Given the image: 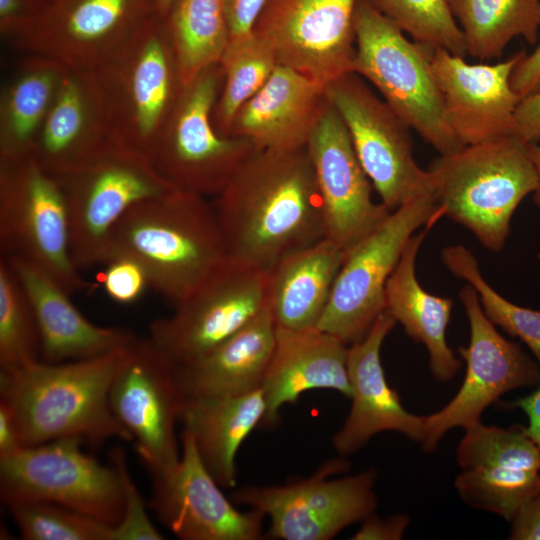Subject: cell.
<instances>
[{
  "instance_id": "6da1fadb",
  "label": "cell",
  "mask_w": 540,
  "mask_h": 540,
  "mask_svg": "<svg viewBox=\"0 0 540 540\" xmlns=\"http://www.w3.org/2000/svg\"><path fill=\"white\" fill-rule=\"evenodd\" d=\"M213 206L227 257L269 270L325 237L323 207L306 149L254 151Z\"/></svg>"
},
{
  "instance_id": "7a4b0ae2",
  "label": "cell",
  "mask_w": 540,
  "mask_h": 540,
  "mask_svg": "<svg viewBox=\"0 0 540 540\" xmlns=\"http://www.w3.org/2000/svg\"><path fill=\"white\" fill-rule=\"evenodd\" d=\"M129 346L88 359L39 360L0 371V400L14 413L23 446L67 437L79 438L93 449L111 438L132 442L109 399Z\"/></svg>"
},
{
  "instance_id": "3957f363",
  "label": "cell",
  "mask_w": 540,
  "mask_h": 540,
  "mask_svg": "<svg viewBox=\"0 0 540 540\" xmlns=\"http://www.w3.org/2000/svg\"><path fill=\"white\" fill-rule=\"evenodd\" d=\"M127 257L145 270L149 287L175 305L227 258L213 206L173 189L133 205L108 237L105 263Z\"/></svg>"
},
{
  "instance_id": "277c9868",
  "label": "cell",
  "mask_w": 540,
  "mask_h": 540,
  "mask_svg": "<svg viewBox=\"0 0 540 540\" xmlns=\"http://www.w3.org/2000/svg\"><path fill=\"white\" fill-rule=\"evenodd\" d=\"M427 170L443 216L493 252L504 248L515 210L536 188L530 144L516 135L439 154Z\"/></svg>"
},
{
  "instance_id": "5b68a950",
  "label": "cell",
  "mask_w": 540,
  "mask_h": 540,
  "mask_svg": "<svg viewBox=\"0 0 540 540\" xmlns=\"http://www.w3.org/2000/svg\"><path fill=\"white\" fill-rule=\"evenodd\" d=\"M354 30L353 72L439 154L464 146L448 122L432 73L433 48L408 38L366 0L357 2Z\"/></svg>"
},
{
  "instance_id": "8992f818",
  "label": "cell",
  "mask_w": 540,
  "mask_h": 540,
  "mask_svg": "<svg viewBox=\"0 0 540 540\" xmlns=\"http://www.w3.org/2000/svg\"><path fill=\"white\" fill-rule=\"evenodd\" d=\"M94 72L111 135L148 155L185 86L165 20L148 19Z\"/></svg>"
},
{
  "instance_id": "52a82bcc",
  "label": "cell",
  "mask_w": 540,
  "mask_h": 540,
  "mask_svg": "<svg viewBox=\"0 0 540 540\" xmlns=\"http://www.w3.org/2000/svg\"><path fill=\"white\" fill-rule=\"evenodd\" d=\"M53 175L66 199L78 268L105 264L109 234L133 205L175 189L146 153L113 135L86 161Z\"/></svg>"
},
{
  "instance_id": "ba28073f",
  "label": "cell",
  "mask_w": 540,
  "mask_h": 540,
  "mask_svg": "<svg viewBox=\"0 0 540 540\" xmlns=\"http://www.w3.org/2000/svg\"><path fill=\"white\" fill-rule=\"evenodd\" d=\"M0 248L1 256L38 266L69 293L88 287L72 257L63 190L30 155L0 159Z\"/></svg>"
},
{
  "instance_id": "9c48e42d",
  "label": "cell",
  "mask_w": 540,
  "mask_h": 540,
  "mask_svg": "<svg viewBox=\"0 0 540 540\" xmlns=\"http://www.w3.org/2000/svg\"><path fill=\"white\" fill-rule=\"evenodd\" d=\"M442 216L433 190L391 211L347 251L316 328L348 346L362 340L385 311L387 281L410 238Z\"/></svg>"
},
{
  "instance_id": "30bf717a",
  "label": "cell",
  "mask_w": 540,
  "mask_h": 540,
  "mask_svg": "<svg viewBox=\"0 0 540 540\" xmlns=\"http://www.w3.org/2000/svg\"><path fill=\"white\" fill-rule=\"evenodd\" d=\"M223 83L219 63L188 82L148 157L175 189L217 196L254 152L244 138L220 135L212 112Z\"/></svg>"
},
{
  "instance_id": "8fae6325",
  "label": "cell",
  "mask_w": 540,
  "mask_h": 540,
  "mask_svg": "<svg viewBox=\"0 0 540 540\" xmlns=\"http://www.w3.org/2000/svg\"><path fill=\"white\" fill-rule=\"evenodd\" d=\"M75 437L60 438L0 458V493L5 505L18 501L53 503L117 525L124 513L118 468L99 463Z\"/></svg>"
},
{
  "instance_id": "7c38bea8",
  "label": "cell",
  "mask_w": 540,
  "mask_h": 540,
  "mask_svg": "<svg viewBox=\"0 0 540 540\" xmlns=\"http://www.w3.org/2000/svg\"><path fill=\"white\" fill-rule=\"evenodd\" d=\"M348 468V461L332 459L307 478L283 485H246L236 489L231 499L269 517L267 538L329 540L362 522L378 505L376 470L331 478Z\"/></svg>"
},
{
  "instance_id": "4fadbf2b",
  "label": "cell",
  "mask_w": 540,
  "mask_h": 540,
  "mask_svg": "<svg viewBox=\"0 0 540 540\" xmlns=\"http://www.w3.org/2000/svg\"><path fill=\"white\" fill-rule=\"evenodd\" d=\"M268 301V270L227 257L172 315L150 325L148 340L173 367L182 366L243 328Z\"/></svg>"
},
{
  "instance_id": "5bb4252c",
  "label": "cell",
  "mask_w": 540,
  "mask_h": 540,
  "mask_svg": "<svg viewBox=\"0 0 540 540\" xmlns=\"http://www.w3.org/2000/svg\"><path fill=\"white\" fill-rule=\"evenodd\" d=\"M326 94L384 206L393 211L433 190L429 171L414 157L411 129L361 76L338 77L326 86Z\"/></svg>"
},
{
  "instance_id": "9a60e30c",
  "label": "cell",
  "mask_w": 540,
  "mask_h": 540,
  "mask_svg": "<svg viewBox=\"0 0 540 540\" xmlns=\"http://www.w3.org/2000/svg\"><path fill=\"white\" fill-rule=\"evenodd\" d=\"M470 328L469 343L458 353L466 363L463 382L440 410L424 416L422 447L433 452L453 428L481 422L483 412L505 393L540 384V367L513 341L503 337L481 307L476 290L466 284L459 292Z\"/></svg>"
},
{
  "instance_id": "2e32d148",
  "label": "cell",
  "mask_w": 540,
  "mask_h": 540,
  "mask_svg": "<svg viewBox=\"0 0 540 540\" xmlns=\"http://www.w3.org/2000/svg\"><path fill=\"white\" fill-rule=\"evenodd\" d=\"M109 399L152 479L169 473L180 459L176 424L185 399L172 365L148 338H137L129 346L113 379Z\"/></svg>"
},
{
  "instance_id": "e0dca14e",
  "label": "cell",
  "mask_w": 540,
  "mask_h": 540,
  "mask_svg": "<svg viewBox=\"0 0 540 540\" xmlns=\"http://www.w3.org/2000/svg\"><path fill=\"white\" fill-rule=\"evenodd\" d=\"M358 0H268L253 32L279 65L327 86L353 72Z\"/></svg>"
},
{
  "instance_id": "ac0fdd59",
  "label": "cell",
  "mask_w": 540,
  "mask_h": 540,
  "mask_svg": "<svg viewBox=\"0 0 540 540\" xmlns=\"http://www.w3.org/2000/svg\"><path fill=\"white\" fill-rule=\"evenodd\" d=\"M456 449L454 485L469 506L511 521L540 492V451L526 427L479 422L464 429Z\"/></svg>"
},
{
  "instance_id": "d6986e66",
  "label": "cell",
  "mask_w": 540,
  "mask_h": 540,
  "mask_svg": "<svg viewBox=\"0 0 540 540\" xmlns=\"http://www.w3.org/2000/svg\"><path fill=\"white\" fill-rule=\"evenodd\" d=\"M155 15L153 0H50L17 48L95 70Z\"/></svg>"
},
{
  "instance_id": "ffe728a7",
  "label": "cell",
  "mask_w": 540,
  "mask_h": 540,
  "mask_svg": "<svg viewBox=\"0 0 540 540\" xmlns=\"http://www.w3.org/2000/svg\"><path fill=\"white\" fill-rule=\"evenodd\" d=\"M305 149L322 201L325 238L347 252L391 211L373 201L372 183L343 119L329 99Z\"/></svg>"
},
{
  "instance_id": "44dd1931",
  "label": "cell",
  "mask_w": 540,
  "mask_h": 540,
  "mask_svg": "<svg viewBox=\"0 0 540 540\" xmlns=\"http://www.w3.org/2000/svg\"><path fill=\"white\" fill-rule=\"evenodd\" d=\"M148 506L182 540H259L265 515L234 507L203 464L191 435L182 430L177 465L152 479Z\"/></svg>"
},
{
  "instance_id": "7402d4cb",
  "label": "cell",
  "mask_w": 540,
  "mask_h": 540,
  "mask_svg": "<svg viewBox=\"0 0 540 540\" xmlns=\"http://www.w3.org/2000/svg\"><path fill=\"white\" fill-rule=\"evenodd\" d=\"M524 53L489 64L432 49V73L448 122L463 145L515 135L522 98L513 90L511 76Z\"/></svg>"
},
{
  "instance_id": "603a6c76",
  "label": "cell",
  "mask_w": 540,
  "mask_h": 540,
  "mask_svg": "<svg viewBox=\"0 0 540 540\" xmlns=\"http://www.w3.org/2000/svg\"><path fill=\"white\" fill-rule=\"evenodd\" d=\"M395 325L394 318L384 311L362 340L348 346L352 404L342 427L332 437V445L340 456L355 453L381 432L393 431L421 445L424 442V416L404 408L398 393L388 384L381 364L382 344Z\"/></svg>"
},
{
  "instance_id": "cb8c5ba5",
  "label": "cell",
  "mask_w": 540,
  "mask_h": 540,
  "mask_svg": "<svg viewBox=\"0 0 540 540\" xmlns=\"http://www.w3.org/2000/svg\"><path fill=\"white\" fill-rule=\"evenodd\" d=\"M327 100L325 86L278 64L236 112L227 136L247 139L256 150L304 149Z\"/></svg>"
},
{
  "instance_id": "d4e9b609",
  "label": "cell",
  "mask_w": 540,
  "mask_h": 540,
  "mask_svg": "<svg viewBox=\"0 0 540 540\" xmlns=\"http://www.w3.org/2000/svg\"><path fill=\"white\" fill-rule=\"evenodd\" d=\"M347 349L340 339L317 328L277 327L274 352L260 386L266 404L260 427L276 425L282 406L312 389L335 390L350 398Z\"/></svg>"
},
{
  "instance_id": "484cf974",
  "label": "cell",
  "mask_w": 540,
  "mask_h": 540,
  "mask_svg": "<svg viewBox=\"0 0 540 540\" xmlns=\"http://www.w3.org/2000/svg\"><path fill=\"white\" fill-rule=\"evenodd\" d=\"M3 258L32 304L40 332L42 361L61 363L93 358L127 347L137 339L128 329L91 323L72 303L70 293L38 266L19 258Z\"/></svg>"
},
{
  "instance_id": "4316f807",
  "label": "cell",
  "mask_w": 540,
  "mask_h": 540,
  "mask_svg": "<svg viewBox=\"0 0 540 540\" xmlns=\"http://www.w3.org/2000/svg\"><path fill=\"white\" fill-rule=\"evenodd\" d=\"M110 136L94 70L68 67L30 156L56 174L86 161Z\"/></svg>"
},
{
  "instance_id": "83f0119b",
  "label": "cell",
  "mask_w": 540,
  "mask_h": 540,
  "mask_svg": "<svg viewBox=\"0 0 540 540\" xmlns=\"http://www.w3.org/2000/svg\"><path fill=\"white\" fill-rule=\"evenodd\" d=\"M268 304L243 328L198 359L173 367L186 400L235 395L261 386L276 344Z\"/></svg>"
},
{
  "instance_id": "f1b7e54d",
  "label": "cell",
  "mask_w": 540,
  "mask_h": 540,
  "mask_svg": "<svg viewBox=\"0 0 540 540\" xmlns=\"http://www.w3.org/2000/svg\"><path fill=\"white\" fill-rule=\"evenodd\" d=\"M435 223L415 233L409 240L385 288V311L399 322L405 333L423 344L428 352L433 377L451 380L460 370L461 361L446 340L453 302L450 298L426 291L416 276V259L426 234Z\"/></svg>"
},
{
  "instance_id": "f546056e",
  "label": "cell",
  "mask_w": 540,
  "mask_h": 540,
  "mask_svg": "<svg viewBox=\"0 0 540 540\" xmlns=\"http://www.w3.org/2000/svg\"><path fill=\"white\" fill-rule=\"evenodd\" d=\"M346 254L324 237L284 256L268 270L269 305L278 328H316Z\"/></svg>"
},
{
  "instance_id": "4dcf8cb0",
  "label": "cell",
  "mask_w": 540,
  "mask_h": 540,
  "mask_svg": "<svg viewBox=\"0 0 540 540\" xmlns=\"http://www.w3.org/2000/svg\"><path fill=\"white\" fill-rule=\"evenodd\" d=\"M266 411L261 387L241 394L186 400L180 421L199 456L223 488L236 486L237 452Z\"/></svg>"
},
{
  "instance_id": "1f68e13d",
  "label": "cell",
  "mask_w": 540,
  "mask_h": 540,
  "mask_svg": "<svg viewBox=\"0 0 540 540\" xmlns=\"http://www.w3.org/2000/svg\"><path fill=\"white\" fill-rule=\"evenodd\" d=\"M18 64L0 93V159L31 154L67 66L39 54Z\"/></svg>"
},
{
  "instance_id": "d6a6232c",
  "label": "cell",
  "mask_w": 540,
  "mask_h": 540,
  "mask_svg": "<svg viewBox=\"0 0 540 540\" xmlns=\"http://www.w3.org/2000/svg\"><path fill=\"white\" fill-rule=\"evenodd\" d=\"M463 34L467 55L488 61L515 38L536 45L540 0H446Z\"/></svg>"
},
{
  "instance_id": "836d02e7",
  "label": "cell",
  "mask_w": 540,
  "mask_h": 540,
  "mask_svg": "<svg viewBox=\"0 0 540 540\" xmlns=\"http://www.w3.org/2000/svg\"><path fill=\"white\" fill-rule=\"evenodd\" d=\"M164 20L184 85L219 63L230 39L223 0H175Z\"/></svg>"
},
{
  "instance_id": "e575fe53",
  "label": "cell",
  "mask_w": 540,
  "mask_h": 540,
  "mask_svg": "<svg viewBox=\"0 0 540 540\" xmlns=\"http://www.w3.org/2000/svg\"><path fill=\"white\" fill-rule=\"evenodd\" d=\"M219 64L223 83L212 122L220 135L227 136L236 112L264 86L278 62L271 45L252 31L229 39Z\"/></svg>"
},
{
  "instance_id": "d590c367",
  "label": "cell",
  "mask_w": 540,
  "mask_h": 540,
  "mask_svg": "<svg viewBox=\"0 0 540 540\" xmlns=\"http://www.w3.org/2000/svg\"><path fill=\"white\" fill-rule=\"evenodd\" d=\"M441 259L454 276L476 290L488 319L526 344L540 367V311L514 304L494 290L483 277L476 257L465 246L445 247Z\"/></svg>"
},
{
  "instance_id": "8d00e7d4",
  "label": "cell",
  "mask_w": 540,
  "mask_h": 540,
  "mask_svg": "<svg viewBox=\"0 0 540 540\" xmlns=\"http://www.w3.org/2000/svg\"><path fill=\"white\" fill-rule=\"evenodd\" d=\"M41 360L37 319L20 280L8 261L0 259V371Z\"/></svg>"
},
{
  "instance_id": "74e56055",
  "label": "cell",
  "mask_w": 540,
  "mask_h": 540,
  "mask_svg": "<svg viewBox=\"0 0 540 540\" xmlns=\"http://www.w3.org/2000/svg\"><path fill=\"white\" fill-rule=\"evenodd\" d=\"M412 40L467 55L463 34L446 0H366Z\"/></svg>"
},
{
  "instance_id": "f35d334b",
  "label": "cell",
  "mask_w": 540,
  "mask_h": 540,
  "mask_svg": "<svg viewBox=\"0 0 540 540\" xmlns=\"http://www.w3.org/2000/svg\"><path fill=\"white\" fill-rule=\"evenodd\" d=\"M6 506L26 540H112V526L63 506L42 501Z\"/></svg>"
},
{
  "instance_id": "ab89813d",
  "label": "cell",
  "mask_w": 540,
  "mask_h": 540,
  "mask_svg": "<svg viewBox=\"0 0 540 540\" xmlns=\"http://www.w3.org/2000/svg\"><path fill=\"white\" fill-rule=\"evenodd\" d=\"M110 461L118 468L124 489V513L121 521L112 527V540H162L164 536L154 526L140 492L129 473L124 451L115 447Z\"/></svg>"
},
{
  "instance_id": "60d3db41",
  "label": "cell",
  "mask_w": 540,
  "mask_h": 540,
  "mask_svg": "<svg viewBox=\"0 0 540 540\" xmlns=\"http://www.w3.org/2000/svg\"><path fill=\"white\" fill-rule=\"evenodd\" d=\"M105 265L101 283L107 296L114 302L133 303L149 287L147 274L136 261L127 257H114Z\"/></svg>"
},
{
  "instance_id": "b9f144b4",
  "label": "cell",
  "mask_w": 540,
  "mask_h": 540,
  "mask_svg": "<svg viewBox=\"0 0 540 540\" xmlns=\"http://www.w3.org/2000/svg\"><path fill=\"white\" fill-rule=\"evenodd\" d=\"M267 2L268 0H223L230 39L250 34Z\"/></svg>"
},
{
  "instance_id": "7bdbcfd3",
  "label": "cell",
  "mask_w": 540,
  "mask_h": 540,
  "mask_svg": "<svg viewBox=\"0 0 540 540\" xmlns=\"http://www.w3.org/2000/svg\"><path fill=\"white\" fill-rule=\"evenodd\" d=\"M410 524L407 514H395L380 518L372 513L362 521L352 540H400Z\"/></svg>"
},
{
  "instance_id": "ee69618b",
  "label": "cell",
  "mask_w": 540,
  "mask_h": 540,
  "mask_svg": "<svg viewBox=\"0 0 540 540\" xmlns=\"http://www.w3.org/2000/svg\"><path fill=\"white\" fill-rule=\"evenodd\" d=\"M513 90L521 97L540 91V37L531 53H524L512 76Z\"/></svg>"
},
{
  "instance_id": "f6af8a7d",
  "label": "cell",
  "mask_w": 540,
  "mask_h": 540,
  "mask_svg": "<svg viewBox=\"0 0 540 540\" xmlns=\"http://www.w3.org/2000/svg\"><path fill=\"white\" fill-rule=\"evenodd\" d=\"M515 135L529 144L540 142V91L521 99L516 111Z\"/></svg>"
},
{
  "instance_id": "bcb514c9",
  "label": "cell",
  "mask_w": 540,
  "mask_h": 540,
  "mask_svg": "<svg viewBox=\"0 0 540 540\" xmlns=\"http://www.w3.org/2000/svg\"><path fill=\"white\" fill-rule=\"evenodd\" d=\"M512 540H540V492L526 502L511 520Z\"/></svg>"
},
{
  "instance_id": "7dc6e473",
  "label": "cell",
  "mask_w": 540,
  "mask_h": 540,
  "mask_svg": "<svg viewBox=\"0 0 540 540\" xmlns=\"http://www.w3.org/2000/svg\"><path fill=\"white\" fill-rule=\"evenodd\" d=\"M23 447L14 413L4 401L0 400V458L9 456Z\"/></svg>"
},
{
  "instance_id": "c3c4849f",
  "label": "cell",
  "mask_w": 540,
  "mask_h": 540,
  "mask_svg": "<svg viewBox=\"0 0 540 540\" xmlns=\"http://www.w3.org/2000/svg\"><path fill=\"white\" fill-rule=\"evenodd\" d=\"M513 406L527 415L526 430L540 451V387L530 395L517 399Z\"/></svg>"
},
{
  "instance_id": "681fc988",
  "label": "cell",
  "mask_w": 540,
  "mask_h": 540,
  "mask_svg": "<svg viewBox=\"0 0 540 540\" xmlns=\"http://www.w3.org/2000/svg\"><path fill=\"white\" fill-rule=\"evenodd\" d=\"M530 154L536 172V188L532 198L534 204L540 208V142L530 144Z\"/></svg>"
},
{
  "instance_id": "f907efd6",
  "label": "cell",
  "mask_w": 540,
  "mask_h": 540,
  "mask_svg": "<svg viewBox=\"0 0 540 540\" xmlns=\"http://www.w3.org/2000/svg\"><path fill=\"white\" fill-rule=\"evenodd\" d=\"M156 14L160 18H165L175 0H153Z\"/></svg>"
}]
</instances>
